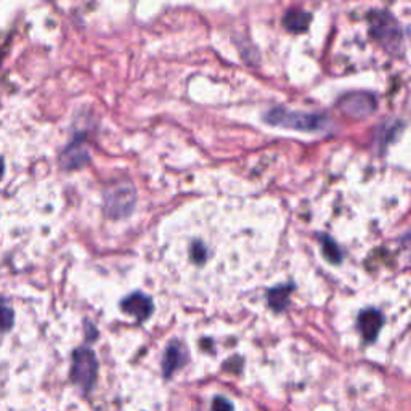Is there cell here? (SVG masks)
<instances>
[{
  "label": "cell",
  "instance_id": "cell-3",
  "mask_svg": "<svg viewBox=\"0 0 411 411\" xmlns=\"http://www.w3.org/2000/svg\"><path fill=\"white\" fill-rule=\"evenodd\" d=\"M371 31L373 34L384 41L387 47L400 48V43H402V36H400V27L396 23V20L387 13H376L371 16Z\"/></svg>",
  "mask_w": 411,
  "mask_h": 411
},
{
  "label": "cell",
  "instance_id": "cell-10",
  "mask_svg": "<svg viewBox=\"0 0 411 411\" xmlns=\"http://www.w3.org/2000/svg\"><path fill=\"white\" fill-rule=\"evenodd\" d=\"M325 248H323V252L328 259L331 260V262H339L341 260V252H339V249L336 248V244L332 243L330 238H325Z\"/></svg>",
  "mask_w": 411,
  "mask_h": 411
},
{
  "label": "cell",
  "instance_id": "cell-4",
  "mask_svg": "<svg viewBox=\"0 0 411 411\" xmlns=\"http://www.w3.org/2000/svg\"><path fill=\"white\" fill-rule=\"evenodd\" d=\"M188 360H190V357H188V351L185 346L179 341H172L168 349H166L163 363H161L164 379H170L175 371L182 370L188 363Z\"/></svg>",
  "mask_w": 411,
  "mask_h": 411
},
{
  "label": "cell",
  "instance_id": "cell-11",
  "mask_svg": "<svg viewBox=\"0 0 411 411\" xmlns=\"http://www.w3.org/2000/svg\"><path fill=\"white\" fill-rule=\"evenodd\" d=\"M276 299H278V301H280V302H278V310H281V309L286 305V299H288L285 288H278V290H274V291H271V292L269 294V302H270V304H271V302H275Z\"/></svg>",
  "mask_w": 411,
  "mask_h": 411
},
{
  "label": "cell",
  "instance_id": "cell-2",
  "mask_svg": "<svg viewBox=\"0 0 411 411\" xmlns=\"http://www.w3.org/2000/svg\"><path fill=\"white\" fill-rule=\"evenodd\" d=\"M98 375V360L95 352L88 347H81L73 353L71 379L84 393H88L95 386Z\"/></svg>",
  "mask_w": 411,
  "mask_h": 411
},
{
  "label": "cell",
  "instance_id": "cell-8",
  "mask_svg": "<svg viewBox=\"0 0 411 411\" xmlns=\"http://www.w3.org/2000/svg\"><path fill=\"white\" fill-rule=\"evenodd\" d=\"M15 312L0 299V331H7L13 326Z\"/></svg>",
  "mask_w": 411,
  "mask_h": 411
},
{
  "label": "cell",
  "instance_id": "cell-1",
  "mask_svg": "<svg viewBox=\"0 0 411 411\" xmlns=\"http://www.w3.org/2000/svg\"><path fill=\"white\" fill-rule=\"evenodd\" d=\"M265 121L271 126L288 127L297 130H323L326 118L320 114L302 113V111H290L286 108H274L265 114Z\"/></svg>",
  "mask_w": 411,
  "mask_h": 411
},
{
  "label": "cell",
  "instance_id": "cell-12",
  "mask_svg": "<svg viewBox=\"0 0 411 411\" xmlns=\"http://www.w3.org/2000/svg\"><path fill=\"white\" fill-rule=\"evenodd\" d=\"M4 174H5V166H4V159L0 158V180H2Z\"/></svg>",
  "mask_w": 411,
  "mask_h": 411
},
{
  "label": "cell",
  "instance_id": "cell-6",
  "mask_svg": "<svg viewBox=\"0 0 411 411\" xmlns=\"http://www.w3.org/2000/svg\"><path fill=\"white\" fill-rule=\"evenodd\" d=\"M384 325V316L375 309H366L358 315V328L366 342H373Z\"/></svg>",
  "mask_w": 411,
  "mask_h": 411
},
{
  "label": "cell",
  "instance_id": "cell-7",
  "mask_svg": "<svg viewBox=\"0 0 411 411\" xmlns=\"http://www.w3.org/2000/svg\"><path fill=\"white\" fill-rule=\"evenodd\" d=\"M283 23H285L288 31L302 32L307 29V26L310 23V16L302 12V10H290V12L286 13L285 20H283Z\"/></svg>",
  "mask_w": 411,
  "mask_h": 411
},
{
  "label": "cell",
  "instance_id": "cell-5",
  "mask_svg": "<svg viewBox=\"0 0 411 411\" xmlns=\"http://www.w3.org/2000/svg\"><path fill=\"white\" fill-rule=\"evenodd\" d=\"M121 305L126 314H129L138 321H145L153 314V301L140 292H133L132 296L126 297Z\"/></svg>",
  "mask_w": 411,
  "mask_h": 411
},
{
  "label": "cell",
  "instance_id": "cell-9",
  "mask_svg": "<svg viewBox=\"0 0 411 411\" xmlns=\"http://www.w3.org/2000/svg\"><path fill=\"white\" fill-rule=\"evenodd\" d=\"M213 411H235V407L229 398L224 396H215L213 398V405H210Z\"/></svg>",
  "mask_w": 411,
  "mask_h": 411
}]
</instances>
